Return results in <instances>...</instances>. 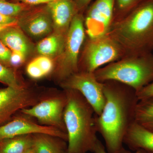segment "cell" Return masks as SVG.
<instances>
[{
    "instance_id": "6da1fadb",
    "label": "cell",
    "mask_w": 153,
    "mask_h": 153,
    "mask_svg": "<svg viewBox=\"0 0 153 153\" xmlns=\"http://www.w3.org/2000/svg\"><path fill=\"white\" fill-rule=\"evenodd\" d=\"M103 83L105 104L100 114L95 115L96 126L108 153H120L126 134L135 121L139 100L136 91L128 85L114 81Z\"/></svg>"
},
{
    "instance_id": "7a4b0ae2",
    "label": "cell",
    "mask_w": 153,
    "mask_h": 153,
    "mask_svg": "<svg viewBox=\"0 0 153 153\" xmlns=\"http://www.w3.org/2000/svg\"><path fill=\"white\" fill-rule=\"evenodd\" d=\"M107 34L126 55L152 53L153 0H146L114 22Z\"/></svg>"
},
{
    "instance_id": "3957f363",
    "label": "cell",
    "mask_w": 153,
    "mask_h": 153,
    "mask_svg": "<svg viewBox=\"0 0 153 153\" xmlns=\"http://www.w3.org/2000/svg\"><path fill=\"white\" fill-rule=\"evenodd\" d=\"M63 90L66 91L67 98L64 112L67 153L93 152L99 140L94 110L78 91Z\"/></svg>"
},
{
    "instance_id": "277c9868",
    "label": "cell",
    "mask_w": 153,
    "mask_h": 153,
    "mask_svg": "<svg viewBox=\"0 0 153 153\" xmlns=\"http://www.w3.org/2000/svg\"><path fill=\"white\" fill-rule=\"evenodd\" d=\"M94 73L100 82L116 81L137 92L153 81V54L125 55L99 68Z\"/></svg>"
},
{
    "instance_id": "5b68a950",
    "label": "cell",
    "mask_w": 153,
    "mask_h": 153,
    "mask_svg": "<svg viewBox=\"0 0 153 153\" xmlns=\"http://www.w3.org/2000/svg\"><path fill=\"white\" fill-rule=\"evenodd\" d=\"M84 17L77 13L66 35L63 52L56 60L53 76L59 84L79 71V55L85 38Z\"/></svg>"
},
{
    "instance_id": "8992f818",
    "label": "cell",
    "mask_w": 153,
    "mask_h": 153,
    "mask_svg": "<svg viewBox=\"0 0 153 153\" xmlns=\"http://www.w3.org/2000/svg\"><path fill=\"white\" fill-rule=\"evenodd\" d=\"M85 44L79 57V71L94 73L102 66L126 55L120 45L108 34L98 38H88Z\"/></svg>"
},
{
    "instance_id": "52a82bcc",
    "label": "cell",
    "mask_w": 153,
    "mask_h": 153,
    "mask_svg": "<svg viewBox=\"0 0 153 153\" xmlns=\"http://www.w3.org/2000/svg\"><path fill=\"white\" fill-rule=\"evenodd\" d=\"M67 101L65 90H50L37 104L19 111L36 119L38 123L42 125L56 128L67 134L64 121Z\"/></svg>"
},
{
    "instance_id": "ba28073f",
    "label": "cell",
    "mask_w": 153,
    "mask_h": 153,
    "mask_svg": "<svg viewBox=\"0 0 153 153\" xmlns=\"http://www.w3.org/2000/svg\"><path fill=\"white\" fill-rule=\"evenodd\" d=\"M49 91L35 89L28 85L21 88L7 86L0 89V126L21 110L37 104Z\"/></svg>"
},
{
    "instance_id": "9c48e42d",
    "label": "cell",
    "mask_w": 153,
    "mask_h": 153,
    "mask_svg": "<svg viewBox=\"0 0 153 153\" xmlns=\"http://www.w3.org/2000/svg\"><path fill=\"white\" fill-rule=\"evenodd\" d=\"M63 89H72L79 92L99 115L104 107L105 98L103 83L99 81L94 72L79 71L60 83Z\"/></svg>"
},
{
    "instance_id": "30bf717a",
    "label": "cell",
    "mask_w": 153,
    "mask_h": 153,
    "mask_svg": "<svg viewBox=\"0 0 153 153\" xmlns=\"http://www.w3.org/2000/svg\"><path fill=\"white\" fill-rule=\"evenodd\" d=\"M115 0H96L84 17L88 38H94L108 33L112 25Z\"/></svg>"
},
{
    "instance_id": "8fae6325",
    "label": "cell",
    "mask_w": 153,
    "mask_h": 153,
    "mask_svg": "<svg viewBox=\"0 0 153 153\" xmlns=\"http://www.w3.org/2000/svg\"><path fill=\"white\" fill-rule=\"evenodd\" d=\"M20 112L0 126V140L18 136L42 134L58 137L67 141L66 133L56 128L36 123L31 119L32 117Z\"/></svg>"
},
{
    "instance_id": "7c38bea8",
    "label": "cell",
    "mask_w": 153,
    "mask_h": 153,
    "mask_svg": "<svg viewBox=\"0 0 153 153\" xmlns=\"http://www.w3.org/2000/svg\"><path fill=\"white\" fill-rule=\"evenodd\" d=\"M18 26L33 38L47 36L53 30L52 18L46 10L28 11L18 18Z\"/></svg>"
},
{
    "instance_id": "4fadbf2b",
    "label": "cell",
    "mask_w": 153,
    "mask_h": 153,
    "mask_svg": "<svg viewBox=\"0 0 153 153\" xmlns=\"http://www.w3.org/2000/svg\"><path fill=\"white\" fill-rule=\"evenodd\" d=\"M53 24V31L66 35L77 13L74 0H55L47 4Z\"/></svg>"
},
{
    "instance_id": "5bb4252c",
    "label": "cell",
    "mask_w": 153,
    "mask_h": 153,
    "mask_svg": "<svg viewBox=\"0 0 153 153\" xmlns=\"http://www.w3.org/2000/svg\"><path fill=\"white\" fill-rule=\"evenodd\" d=\"M123 143L134 152L141 150L153 153V132L135 121L126 134Z\"/></svg>"
},
{
    "instance_id": "9a60e30c",
    "label": "cell",
    "mask_w": 153,
    "mask_h": 153,
    "mask_svg": "<svg viewBox=\"0 0 153 153\" xmlns=\"http://www.w3.org/2000/svg\"><path fill=\"white\" fill-rule=\"evenodd\" d=\"M0 40L11 51L22 52L27 57L33 50V44L18 25L10 27L0 33Z\"/></svg>"
},
{
    "instance_id": "2e32d148",
    "label": "cell",
    "mask_w": 153,
    "mask_h": 153,
    "mask_svg": "<svg viewBox=\"0 0 153 153\" xmlns=\"http://www.w3.org/2000/svg\"><path fill=\"white\" fill-rule=\"evenodd\" d=\"M66 35L53 31L38 43L36 46L37 52L40 55L57 60L63 52Z\"/></svg>"
},
{
    "instance_id": "e0dca14e",
    "label": "cell",
    "mask_w": 153,
    "mask_h": 153,
    "mask_svg": "<svg viewBox=\"0 0 153 153\" xmlns=\"http://www.w3.org/2000/svg\"><path fill=\"white\" fill-rule=\"evenodd\" d=\"M33 148L36 153H65L67 152L66 141L46 134H33Z\"/></svg>"
},
{
    "instance_id": "ac0fdd59",
    "label": "cell",
    "mask_w": 153,
    "mask_h": 153,
    "mask_svg": "<svg viewBox=\"0 0 153 153\" xmlns=\"http://www.w3.org/2000/svg\"><path fill=\"white\" fill-rule=\"evenodd\" d=\"M33 145V134L4 139L0 140V153H26Z\"/></svg>"
},
{
    "instance_id": "d6986e66",
    "label": "cell",
    "mask_w": 153,
    "mask_h": 153,
    "mask_svg": "<svg viewBox=\"0 0 153 153\" xmlns=\"http://www.w3.org/2000/svg\"><path fill=\"white\" fill-rule=\"evenodd\" d=\"M135 120L145 128L153 132V97L139 100Z\"/></svg>"
},
{
    "instance_id": "ffe728a7",
    "label": "cell",
    "mask_w": 153,
    "mask_h": 153,
    "mask_svg": "<svg viewBox=\"0 0 153 153\" xmlns=\"http://www.w3.org/2000/svg\"><path fill=\"white\" fill-rule=\"evenodd\" d=\"M0 82L7 86L21 88L27 86L21 79L17 70L0 63Z\"/></svg>"
},
{
    "instance_id": "44dd1931",
    "label": "cell",
    "mask_w": 153,
    "mask_h": 153,
    "mask_svg": "<svg viewBox=\"0 0 153 153\" xmlns=\"http://www.w3.org/2000/svg\"><path fill=\"white\" fill-rule=\"evenodd\" d=\"M29 6L23 3H10L0 0V13L8 17L19 18L30 10Z\"/></svg>"
},
{
    "instance_id": "7402d4cb",
    "label": "cell",
    "mask_w": 153,
    "mask_h": 153,
    "mask_svg": "<svg viewBox=\"0 0 153 153\" xmlns=\"http://www.w3.org/2000/svg\"><path fill=\"white\" fill-rule=\"evenodd\" d=\"M146 1V0H115L113 23L123 18L132 10Z\"/></svg>"
},
{
    "instance_id": "603a6c76",
    "label": "cell",
    "mask_w": 153,
    "mask_h": 153,
    "mask_svg": "<svg viewBox=\"0 0 153 153\" xmlns=\"http://www.w3.org/2000/svg\"><path fill=\"white\" fill-rule=\"evenodd\" d=\"M34 59L43 71L45 76L53 73L55 69V63H54V60L52 58L40 55Z\"/></svg>"
},
{
    "instance_id": "cb8c5ba5",
    "label": "cell",
    "mask_w": 153,
    "mask_h": 153,
    "mask_svg": "<svg viewBox=\"0 0 153 153\" xmlns=\"http://www.w3.org/2000/svg\"><path fill=\"white\" fill-rule=\"evenodd\" d=\"M26 71L28 76L32 79H41L46 76L34 59L28 63Z\"/></svg>"
},
{
    "instance_id": "d4e9b609",
    "label": "cell",
    "mask_w": 153,
    "mask_h": 153,
    "mask_svg": "<svg viewBox=\"0 0 153 153\" xmlns=\"http://www.w3.org/2000/svg\"><path fill=\"white\" fill-rule=\"evenodd\" d=\"M27 57V56L22 52L12 51L10 59V67L17 70V68L24 64Z\"/></svg>"
},
{
    "instance_id": "484cf974",
    "label": "cell",
    "mask_w": 153,
    "mask_h": 153,
    "mask_svg": "<svg viewBox=\"0 0 153 153\" xmlns=\"http://www.w3.org/2000/svg\"><path fill=\"white\" fill-rule=\"evenodd\" d=\"M11 53L12 51L0 40V63L10 67V59Z\"/></svg>"
},
{
    "instance_id": "4316f807",
    "label": "cell",
    "mask_w": 153,
    "mask_h": 153,
    "mask_svg": "<svg viewBox=\"0 0 153 153\" xmlns=\"http://www.w3.org/2000/svg\"><path fill=\"white\" fill-rule=\"evenodd\" d=\"M139 100H142L153 97V81L143 88L139 91L136 92Z\"/></svg>"
},
{
    "instance_id": "83f0119b",
    "label": "cell",
    "mask_w": 153,
    "mask_h": 153,
    "mask_svg": "<svg viewBox=\"0 0 153 153\" xmlns=\"http://www.w3.org/2000/svg\"><path fill=\"white\" fill-rule=\"evenodd\" d=\"M77 13H82V11L86 7L92 0H74Z\"/></svg>"
},
{
    "instance_id": "f1b7e54d",
    "label": "cell",
    "mask_w": 153,
    "mask_h": 153,
    "mask_svg": "<svg viewBox=\"0 0 153 153\" xmlns=\"http://www.w3.org/2000/svg\"><path fill=\"white\" fill-rule=\"evenodd\" d=\"M18 18L4 16L0 13V23L3 24H18Z\"/></svg>"
},
{
    "instance_id": "f546056e",
    "label": "cell",
    "mask_w": 153,
    "mask_h": 153,
    "mask_svg": "<svg viewBox=\"0 0 153 153\" xmlns=\"http://www.w3.org/2000/svg\"><path fill=\"white\" fill-rule=\"evenodd\" d=\"M22 3L29 5H35L41 4H47L55 0H19Z\"/></svg>"
},
{
    "instance_id": "4dcf8cb0",
    "label": "cell",
    "mask_w": 153,
    "mask_h": 153,
    "mask_svg": "<svg viewBox=\"0 0 153 153\" xmlns=\"http://www.w3.org/2000/svg\"><path fill=\"white\" fill-rule=\"evenodd\" d=\"M93 153H108L106 150H105V147L104 146V145L99 140H98L96 145Z\"/></svg>"
},
{
    "instance_id": "1f68e13d",
    "label": "cell",
    "mask_w": 153,
    "mask_h": 153,
    "mask_svg": "<svg viewBox=\"0 0 153 153\" xmlns=\"http://www.w3.org/2000/svg\"><path fill=\"white\" fill-rule=\"evenodd\" d=\"M18 25V24H3L0 23V33H1L6 29H7L10 27H13V26Z\"/></svg>"
},
{
    "instance_id": "d6a6232c",
    "label": "cell",
    "mask_w": 153,
    "mask_h": 153,
    "mask_svg": "<svg viewBox=\"0 0 153 153\" xmlns=\"http://www.w3.org/2000/svg\"><path fill=\"white\" fill-rule=\"evenodd\" d=\"M120 153H146L145 152H144L142 150H137L136 151H134V152H131L130 151L127 150H126L125 149L123 148V149L122 150L121 152Z\"/></svg>"
},
{
    "instance_id": "836d02e7",
    "label": "cell",
    "mask_w": 153,
    "mask_h": 153,
    "mask_svg": "<svg viewBox=\"0 0 153 153\" xmlns=\"http://www.w3.org/2000/svg\"><path fill=\"white\" fill-rule=\"evenodd\" d=\"M26 153H36V152H35V149H34V148L33 147V148L30 149Z\"/></svg>"
},
{
    "instance_id": "e575fe53",
    "label": "cell",
    "mask_w": 153,
    "mask_h": 153,
    "mask_svg": "<svg viewBox=\"0 0 153 153\" xmlns=\"http://www.w3.org/2000/svg\"><path fill=\"white\" fill-rule=\"evenodd\" d=\"M67 153V152H66V153Z\"/></svg>"
}]
</instances>
